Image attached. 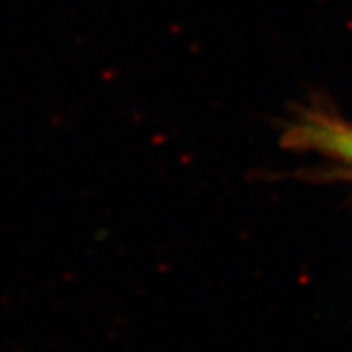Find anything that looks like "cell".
<instances>
[{
	"label": "cell",
	"instance_id": "1",
	"mask_svg": "<svg viewBox=\"0 0 352 352\" xmlns=\"http://www.w3.org/2000/svg\"><path fill=\"white\" fill-rule=\"evenodd\" d=\"M288 139L292 147L325 155L352 168V124L340 118L323 112L307 113L289 127Z\"/></svg>",
	"mask_w": 352,
	"mask_h": 352
}]
</instances>
